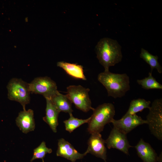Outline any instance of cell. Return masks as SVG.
Masks as SVG:
<instances>
[{"label": "cell", "mask_w": 162, "mask_h": 162, "mask_svg": "<svg viewBox=\"0 0 162 162\" xmlns=\"http://www.w3.org/2000/svg\"><path fill=\"white\" fill-rule=\"evenodd\" d=\"M98 79L106 88L108 96L114 98H122L130 90L129 77L125 73L104 71L98 74Z\"/></svg>", "instance_id": "obj_2"}, {"label": "cell", "mask_w": 162, "mask_h": 162, "mask_svg": "<svg viewBox=\"0 0 162 162\" xmlns=\"http://www.w3.org/2000/svg\"><path fill=\"white\" fill-rule=\"evenodd\" d=\"M52 152V149L47 148L45 142L43 141L39 146L34 149L33 157L30 161H32L38 159L44 160V158L47 154H50Z\"/></svg>", "instance_id": "obj_21"}, {"label": "cell", "mask_w": 162, "mask_h": 162, "mask_svg": "<svg viewBox=\"0 0 162 162\" xmlns=\"http://www.w3.org/2000/svg\"><path fill=\"white\" fill-rule=\"evenodd\" d=\"M50 99L59 113L63 112L69 115L72 114V103L66 94L64 95L58 91Z\"/></svg>", "instance_id": "obj_15"}, {"label": "cell", "mask_w": 162, "mask_h": 162, "mask_svg": "<svg viewBox=\"0 0 162 162\" xmlns=\"http://www.w3.org/2000/svg\"><path fill=\"white\" fill-rule=\"evenodd\" d=\"M43 160V162H44V160Z\"/></svg>", "instance_id": "obj_23"}, {"label": "cell", "mask_w": 162, "mask_h": 162, "mask_svg": "<svg viewBox=\"0 0 162 162\" xmlns=\"http://www.w3.org/2000/svg\"><path fill=\"white\" fill-rule=\"evenodd\" d=\"M7 88L8 98L19 102L23 110H26V106L30 103V99L28 83L21 79L13 78L8 82Z\"/></svg>", "instance_id": "obj_4"}, {"label": "cell", "mask_w": 162, "mask_h": 162, "mask_svg": "<svg viewBox=\"0 0 162 162\" xmlns=\"http://www.w3.org/2000/svg\"><path fill=\"white\" fill-rule=\"evenodd\" d=\"M66 95L76 107L87 112L94 108L92 106V102L88 94L90 89L81 85H71L67 88Z\"/></svg>", "instance_id": "obj_6"}, {"label": "cell", "mask_w": 162, "mask_h": 162, "mask_svg": "<svg viewBox=\"0 0 162 162\" xmlns=\"http://www.w3.org/2000/svg\"><path fill=\"white\" fill-rule=\"evenodd\" d=\"M105 143V141L102 138L100 133L92 134L88 141L87 150L88 153L101 158L106 162V149Z\"/></svg>", "instance_id": "obj_11"}, {"label": "cell", "mask_w": 162, "mask_h": 162, "mask_svg": "<svg viewBox=\"0 0 162 162\" xmlns=\"http://www.w3.org/2000/svg\"><path fill=\"white\" fill-rule=\"evenodd\" d=\"M138 156L143 162H157L158 156L150 144L141 139L134 146Z\"/></svg>", "instance_id": "obj_13"}, {"label": "cell", "mask_w": 162, "mask_h": 162, "mask_svg": "<svg viewBox=\"0 0 162 162\" xmlns=\"http://www.w3.org/2000/svg\"><path fill=\"white\" fill-rule=\"evenodd\" d=\"M93 111L87 128L88 132L91 134L100 133L106 124L111 123L115 115V106L111 103L100 105Z\"/></svg>", "instance_id": "obj_3"}, {"label": "cell", "mask_w": 162, "mask_h": 162, "mask_svg": "<svg viewBox=\"0 0 162 162\" xmlns=\"http://www.w3.org/2000/svg\"><path fill=\"white\" fill-rule=\"evenodd\" d=\"M28 85L30 92L41 94L45 99H50L58 92L56 83L46 76L36 78Z\"/></svg>", "instance_id": "obj_7"}, {"label": "cell", "mask_w": 162, "mask_h": 162, "mask_svg": "<svg viewBox=\"0 0 162 162\" xmlns=\"http://www.w3.org/2000/svg\"><path fill=\"white\" fill-rule=\"evenodd\" d=\"M151 102L143 98H138L132 100L129 109L124 116L133 115L142 111L144 109H149Z\"/></svg>", "instance_id": "obj_17"}, {"label": "cell", "mask_w": 162, "mask_h": 162, "mask_svg": "<svg viewBox=\"0 0 162 162\" xmlns=\"http://www.w3.org/2000/svg\"><path fill=\"white\" fill-rule=\"evenodd\" d=\"M111 123L113 127L126 134L138 126L146 124L145 120L136 114L124 115L120 119L116 120L113 119Z\"/></svg>", "instance_id": "obj_9"}, {"label": "cell", "mask_w": 162, "mask_h": 162, "mask_svg": "<svg viewBox=\"0 0 162 162\" xmlns=\"http://www.w3.org/2000/svg\"><path fill=\"white\" fill-rule=\"evenodd\" d=\"M137 83L144 89H162V85L158 82L153 76L152 72L148 73V76L142 80H137Z\"/></svg>", "instance_id": "obj_19"}, {"label": "cell", "mask_w": 162, "mask_h": 162, "mask_svg": "<svg viewBox=\"0 0 162 162\" xmlns=\"http://www.w3.org/2000/svg\"><path fill=\"white\" fill-rule=\"evenodd\" d=\"M146 117L151 133L157 139L162 140V99H157L152 103Z\"/></svg>", "instance_id": "obj_5"}, {"label": "cell", "mask_w": 162, "mask_h": 162, "mask_svg": "<svg viewBox=\"0 0 162 162\" xmlns=\"http://www.w3.org/2000/svg\"><path fill=\"white\" fill-rule=\"evenodd\" d=\"M140 57L150 66L151 72L154 69H156L159 74L162 73V67L158 62V57L157 56L153 55L147 50L142 48Z\"/></svg>", "instance_id": "obj_18"}, {"label": "cell", "mask_w": 162, "mask_h": 162, "mask_svg": "<svg viewBox=\"0 0 162 162\" xmlns=\"http://www.w3.org/2000/svg\"><path fill=\"white\" fill-rule=\"evenodd\" d=\"M46 116L43 118V120L49 125L54 132L56 133L58 125V117L59 112L50 99L46 98Z\"/></svg>", "instance_id": "obj_14"}, {"label": "cell", "mask_w": 162, "mask_h": 162, "mask_svg": "<svg viewBox=\"0 0 162 162\" xmlns=\"http://www.w3.org/2000/svg\"><path fill=\"white\" fill-rule=\"evenodd\" d=\"M105 142L109 149L116 148L127 155L129 154V148L132 147L129 144L126 134L114 127Z\"/></svg>", "instance_id": "obj_8"}, {"label": "cell", "mask_w": 162, "mask_h": 162, "mask_svg": "<svg viewBox=\"0 0 162 162\" xmlns=\"http://www.w3.org/2000/svg\"><path fill=\"white\" fill-rule=\"evenodd\" d=\"M56 155L66 158L72 162L82 159L88 153L87 150L83 154L79 153L68 142L63 138L58 140Z\"/></svg>", "instance_id": "obj_10"}, {"label": "cell", "mask_w": 162, "mask_h": 162, "mask_svg": "<svg viewBox=\"0 0 162 162\" xmlns=\"http://www.w3.org/2000/svg\"><path fill=\"white\" fill-rule=\"evenodd\" d=\"M57 66L63 69L70 76L77 79L86 80L83 67L76 64L71 63L63 61L57 63Z\"/></svg>", "instance_id": "obj_16"}, {"label": "cell", "mask_w": 162, "mask_h": 162, "mask_svg": "<svg viewBox=\"0 0 162 162\" xmlns=\"http://www.w3.org/2000/svg\"><path fill=\"white\" fill-rule=\"evenodd\" d=\"M121 46L117 41L108 38H103L95 47L97 57L104 71L109 70L110 67L120 62L123 57Z\"/></svg>", "instance_id": "obj_1"}, {"label": "cell", "mask_w": 162, "mask_h": 162, "mask_svg": "<svg viewBox=\"0 0 162 162\" xmlns=\"http://www.w3.org/2000/svg\"></svg>", "instance_id": "obj_24"}, {"label": "cell", "mask_w": 162, "mask_h": 162, "mask_svg": "<svg viewBox=\"0 0 162 162\" xmlns=\"http://www.w3.org/2000/svg\"><path fill=\"white\" fill-rule=\"evenodd\" d=\"M158 162H162V152L160 154L159 156H158Z\"/></svg>", "instance_id": "obj_22"}, {"label": "cell", "mask_w": 162, "mask_h": 162, "mask_svg": "<svg viewBox=\"0 0 162 162\" xmlns=\"http://www.w3.org/2000/svg\"><path fill=\"white\" fill-rule=\"evenodd\" d=\"M70 115L69 118L64 121L65 130L71 133L74 130L82 124L88 122L90 117L85 119H80L73 116L72 114Z\"/></svg>", "instance_id": "obj_20"}, {"label": "cell", "mask_w": 162, "mask_h": 162, "mask_svg": "<svg viewBox=\"0 0 162 162\" xmlns=\"http://www.w3.org/2000/svg\"><path fill=\"white\" fill-rule=\"evenodd\" d=\"M16 125L24 133L27 134L34 131L35 123L34 118V111L31 109L21 111L16 119Z\"/></svg>", "instance_id": "obj_12"}]
</instances>
